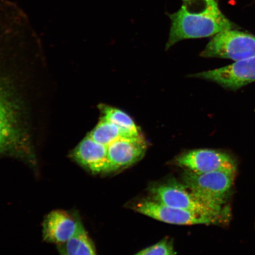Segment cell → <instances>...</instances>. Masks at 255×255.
Wrapping results in <instances>:
<instances>
[{"instance_id":"obj_1","label":"cell","mask_w":255,"mask_h":255,"mask_svg":"<svg viewBox=\"0 0 255 255\" xmlns=\"http://www.w3.org/2000/svg\"><path fill=\"white\" fill-rule=\"evenodd\" d=\"M168 15L171 26L166 50L180 41L213 37L234 27L222 13L217 1H204L200 9H196L193 1L183 2L180 9Z\"/></svg>"},{"instance_id":"obj_2","label":"cell","mask_w":255,"mask_h":255,"mask_svg":"<svg viewBox=\"0 0 255 255\" xmlns=\"http://www.w3.org/2000/svg\"><path fill=\"white\" fill-rule=\"evenodd\" d=\"M19 114L17 104L11 94L0 85V154L33 162L34 157Z\"/></svg>"},{"instance_id":"obj_3","label":"cell","mask_w":255,"mask_h":255,"mask_svg":"<svg viewBox=\"0 0 255 255\" xmlns=\"http://www.w3.org/2000/svg\"><path fill=\"white\" fill-rule=\"evenodd\" d=\"M236 171H216L197 173L186 170L183 183L209 205L220 211L230 212L227 199L234 185Z\"/></svg>"},{"instance_id":"obj_4","label":"cell","mask_w":255,"mask_h":255,"mask_svg":"<svg viewBox=\"0 0 255 255\" xmlns=\"http://www.w3.org/2000/svg\"><path fill=\"white\" fill-rule=\"evenodd\" d=\"M153 200L168 206L213 217L225 222L230 212L220 211L209 205L184 184L175 182L160 184L152 188Z\"/></svg>"},{"instance_id":"obj_5","label":"cell","mask_w":255,"mask_h":255,"mask_svg":"<svg viewBox=\"0 0 255 255\" xmlns=\"http://www.w3.org/2000/svg\"><path fill=\"white\" fill-rule=\"evenodd\" d=\"M201 56L235 62L251 58L255 56V36L234 28L220 32L213 36Z\"/></svg>"},{"instance_id":"obj_6","label":"cell","mask_w":255,"mask_h":255,"mask_svg":"<svg viewBox=\"0 0 255 255\" xmlns=\"http://www.w3.org/2000/svg\"><path fill=\"white\" fill-rule=\"evenodd\" d=\"M135 209L141 214L169 224L195 225L221 223L212 216L168 206L154 200L143 201L136 205Z\"/></svg>"},{"instance_id":"obj_7","label":"cell","mask_w":255,"mask_h":255,"mask_svg":"<svg viewBox=\"0 0 255 255\" xmlns=\"http://www.w3.org/2000/svg\"><path fill=\"white\" fill-rule=\"evenodd\" d=\"M193 77L207 80L226 89L237 90L255 82V56L222 68L197 73Z\"/></svg>"},{"instance_id":"obj_8","label":"cell","mask_w":255,"mask_h":255,"mask_svg":"<svg viewBox=\"0 0 255 255\" xmlns=\"http://www.w3.org/2000/svg\"><path fill=\"white\" fill-rule=\"evenodd\" d=\"M175 162L178 166L197 173L237 170L235 162L230 156L212 149H194L184 153L177 158Z\"/></svg>"},{"instance_id":"obj_9","label":"cell","mask_w":255,"mask_h":255,"mask_svg":"<svg viewBox=\"0 0 255 255\" xmlns=\"http://www.w3.org/2000/svg\"><path fill=\"white\" fill-rule=\"evenodd\" d=\"M83 227L76 216L65 210H53L44 219L43 238L48 243L59 246L74 237Z\"/></svg>"},{"instance_id":"obj_10","label":"cell","mask_w":255,"mask_h":255,"mask_svg":"<svg viewBox=\"0 0 255 255\" xmlns=\"http://www.w3.org/2000/svg\"><path fill=\"white\" fill-rule=\"evenodd\" d=\"M107 148L111 171H114L139 161L145 154L146 144L141 135L118 139Z\"/></svg>"},{"instance_id":"obj_11","label":"cell","mask_w":255,"mask_h":255,"mask_svg":"<svg viewBox=\"0 0 255 255\" xmlns=\"http://www.w3.org/2000/svg\"><path fill=\"white\" fill-rule=\"evenodd\" d=\"M72 157L94 174L111 172L107 146L95 141L87 135L72 151Z\"/></svg>"},{"instance_id":"obj_12","label":"cell","mask_w":255,"mask_h":255,"mask_svg":"<svg viewBox=\"0 0 255 255\" xmlns=\"http://www.w3.org/2000/svg\"><path fill=\"white\" fill-rule=\"evenodd\" d=\"M100 109L103 114L102 117L119 127L128 135L132 137L141 136L134 121L124 111L106 105H101Z\"/></svg>"},{"instance_id":"obj_13","label":"cell","mask_w":255,"mask_h":255,"mask_svg":"<svg viewBox=\"0 0 255 255\" xmlns=\"http://www.w3.org/2000/svg\"><path fill=\"white\" fill-rule=\"evenodd\" d=\"M61 255H97L84 227L66 243L57 246Z\"/></svg>"},{"instance_id":"obj_14","label":"cell","mask_w":255,"mask_h":255,"mask_svg":"<svg viewBox=\"0 0 255 255\" xmlns=\"http://www.w3.org/2000/svg\"><path fill=\"white\" fill-rule=\"evenodd\" d=\"M88 135L95 141L107 146L118 139L132 137L103 117Z\"/></svg>"},{"instance_id":"obj_15","label":"cell","mask_w":255,"mask_h":255,"mask_svg":"<svg viewBox=\"0 0 255 255\" xmlns=\"http://www.w3.org/2000/svg\"><path fill=\"white\" fill-rule=\"evenodd\" d=\"M174 254L170 241L164 240L145 248L134 255H172Z\"/></svg>"},{"instance_id":"obj_16","label":"cell","mask_w":255,"mask_h":255,"mask_svg":"<svg viewBox=\"0 0 255 255\" xmlns=\"http://www.w3.org/2000/svg\"><path fill=\"white\" fill-rule=\"evenodd\" d=\"M189 1H191V0H183V2ZM202 1H217V0H202Z\"/></svg>"},{"instance_id":"obj_17","label":"cell","mask_w":255,"mask_h":255,"mask_svg":"<svg viewBox=\"0 0 255 255\" xmlns=\"http://www.w3.org/2000/svg\"><path fill=\"white\" fill-rule=\"evenodd\" d=\"M174 255V254H173V255Z\"/></svg>"}]
</instances>
